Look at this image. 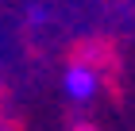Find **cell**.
<instances>
[{
    "mask_svg": "<svg viewBox=\"0 0 135 131\" xmlns=\"http://www.w3.org/2000/svg\"><path fill=\"white\" fill-rule=\"evenodd\" d=\"M73 131H97V127H93V123H77Z\"/></svg>",
    "mask_w": 135,
    "mask_h": 131,
    "instance_id": "2",
    "label": "cell"
},
{
    "mask_svg": "<svg viewBox=\"0 0 135 131\" xmlns=\"http://www.w3.org/2000/svg\"><path fill=\"white\" fill-rule=\"evenodd\" d=\"M66 89L73 93V96H89V93L97 89V73L93 70H85V66H70V73H66Z\"/></svg>",
    "mask_w": 135,
    "mask_h": 131,
    "instance_id": "1",
    "label": "cell"
}]
</instances>
